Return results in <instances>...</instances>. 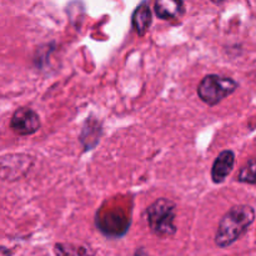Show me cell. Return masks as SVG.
<instances>
[{"instance_id":"1","label":"cell","mask_w":256,"mask_h":256,"mask_svg":"<svg viewBox=\"0 0 256 256\" xmlns=\"http://www.w3.org/2000/svg\"><path fill=\"white\" fill-rule=\"evenodd\" d=\"M255 219V212L252 206L239 205L230 209L220 220L218 226L215 242L220 248L230 246L245 232V230L252 224Z\"/></svg>"},{"instance_id":"2","label":"cell","mask_w":256,"mask_h":256,"mask_svg":"<svg viewBox=\"0 0 256 256\" xmlns=\"http://www.w3.org/2000/svg\"><path fill=\"white\" fill-rule=\"evenodd\" d=\"M149 226L155 235L160 238L172 236L176 232L175 220V205L169 199H158L146 210Z\"/></svg>"},{"instance_id":"3","label":"cell","mask_w":256,"mask_h":256,"mask_svg":"<svg viewBox=\"0 0 256 256\" xmlns=\"http://www.w3.org/2000/svg\"><path fill=\"white\" fill-rule=\"evenodd\" d=\"M238 84L230 78H222L219 75H208L198 88L199 98L208 105H215L236 90Z\"/></svg>"},{"instance_id":"4","label":"cell","mask_w":256,"mask_h":256,"mask_svg":"<svg viewBox=\"0 0 256 256\" xmlns=\"http://www.w3.org/2000/svg\"><path fill=\"white\" fill-rule=\"evenodd\" d=\"M10 128L20 135L34 134L40 128V119L34 110L29 108H20L10 120Z\"/></svg>"},{"instance_id":"5","label":"cell","mask_w":256,"mask_h":256,"mask_svg":"<svg viewBox=\"0 0 256 256\" xmlns=\"http://www.w3.org/2000/svg\"><path fill=\"white\" fill-rule=\"evenodd\" d=\"M235 164V156L234 152H230V150H225L222 152L219 156L216 158V160L214 162L212 169V182L219 184L228 178V175L232 172V168Z\"/></svg>"},{"instance_id":"6","label":"cell","mask_w":256,"mask_h":256,"mask_svg":"<svg viewBox=\"0 0 256 256\" xmlns=\"http://www.w3.org/2000/svg\"><path fill=\"white\" fill-rule=\"evenodd\" d=\"M155 12L162 19H174L182 12V0H155Z\"/></svg>"},{"instance_id":"7","label":"cell","mask_w":256,"mask_h":256,"mask_svg":"<svg viewBox=\"0 0 256 256\" xmlns=\"http://www.w3.org/2000/svg\"><path fill=\"white\" fill-rule=\"evenodd\" d=\"M152 24V12L146 2H142L132 14V25L139 35H144Z\"/></svg>"},{"instance_id":"8","label":"cell","mask_w":256,"mask_h":256,"mask_svg":"<svg viewBox=\"0 0 256 256\" xmlns=\"http://www.w3.org/2000/svg\"><path fill=\"white\" fill-rule=\"evenodd\" d=\"M55 252L56 256H90L89 249L72 244H58L55 246Z\"/></svg>"},{"instance_id":"9","label":"cell","mask_w":256,"mask_h":256,"mask_svg":"<svg viewBox=\"0 0 256 256\" xmlns=\"http://www.w3.org/2000/svg\"><path fill=\"white\" fill-rule=\"evenodd\" d=\"M239 182L256 184V159L248 162L239 172Z\"/></svg>"},{"instance_id":"10","label":"cell","mask_w":256,"mask_h":256,"mask_svg":"<svg viewBox=\"0 0 256 256\" xmlns=\"http://www.w3.org/2000/svg\"><path fill=\"white\" fill-rule=\"evenodd\" d=\"M134 256H150V255L148 254L144 249H139L136 252H135Z\"/></svg>"},{"instance_id":"11","label":"cell","mask_w":256,"mask_h":256,"mask_svg":"<svg viewBox=\"0 0 256 256\" xmlns=\"http://www.w3.org/2000/svg\"><path fill=\"white\" fill-rule=\"evenodd\" d=\"M212 2H215V4H219V2H224V0H212Z\"/></svg>"}]
</instances>
